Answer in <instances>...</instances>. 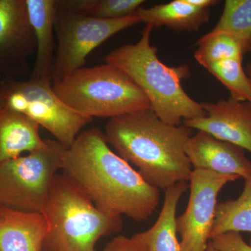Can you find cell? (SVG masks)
Returning <instances> with one entry per match:
<instances>
[{
  "mask_svg": "<svg viewBox=\"0 0 251 251\" xmlns=\"http://www.w3.org/2000/svg\"><path fill=\"white\" fill-rule=\"evenodd\" d=\"M52 82L13 77L2 81L5 110L29 117L69 148L93 119L73 110L55 94Z\"/></svg>",
  "mask_w": 251,
  "mask_h": 251,
  "instance_id": "cell-7",
  "label": "cell"
},
{
  "mask_svg": "<svg viewBox=\"0 0 251 251\" xmlns=\"http://www.w3.org/2000/svg\"><path fill=\"white\" fill-rule=\"evenodd\" d=\"M242 232L251 234V177L245 180L244 190L239 198L217 204L210 240L227 232ZM249 244L251 246V235Z\"/></svg>",
  "mask_w": 251,
  "mask_h": 251,
  "instance_id": "cell-18",
  "label": "cell"
},
{
  "mask_svg": "<svg viewBox=\"0 0 251 251\" xmlns=\"http://www.w3.org/2000/svg\"><path fill=\"white\" fill-rule=\"evenodd\" d=\"M247 74L248 75V76H249V79H250L251 83V62H249V64H248L247 65ZM251 105V103H249Z\"/></svg>",
  "mask_w": 251,
  "mask_h": 251,
  "instance_id": "cell-27",
  "label": "cell"
},
{
  "mask_svg": "<svg viewBox=\"0 0 251 251\" xmlns=\"http://www.w3.org/2000/svg\"><path fill=\"white\" fill-rule=\"evenodd\" d=\"M226 34L237 39L245 52L251 46V0H226L224 11L207 36Z\"/></svg>",
  "mask_w": 251,
  "mask_h": 251,
  "instance_id": "cell-19",
  "label": "cell"
},
{
  "mask_svg": "<svg viewBox=\"0 0 251 251\" xmlns=\"http://www.w3.org/2000/svg\"><path fill=\"white\" fill-rule=\"evenodd\" d=\"M140 22L154 27H166L177 32L196 31L209 21V9L189 4L186 0H175L137 11Z\"/></svg>",
  "mask_w": 251,
  "mask_h": 251,
  "instance_id": "cell-17",
  "label": "cell"
},
{
  "mask_svg": "<svg viewBox=\"0 0 251 251\" xmlns=\"http://www.w3.org/2000/svg\"><path fill=\"white\" fill-rule=\"evenodd\" d=\"M193 169L205 170L221 175L251 177V161L245 150L228 142L216 139L204 131L192 135L185 148Z\"/></svg>",
  "mask_w": 251,
  "mask_h": 251,
  "instance_id": "cell-12",
  "label": "cell"
},
{
  "mask_svg": "<svg viewBox=\"0 0 251 251\" xmlns=\"http://www.w3.org/2000/svg\"><path fill=\"white\" fill-rule=\"evenodd\" d=\"M40 126L29 117L4 110L0 112V166L5 162L44 148L46 140L39 133Z\"/></svg>",
  "mask_w": 251,
  "mask_h": 251,
  "instance_id": "cell-15",
  "label": "cell"
},
{
  "mask_svg": "<svg viewBox=\"0 0 251 251\" xmlns=\"http://www.w3.org/2000/svg\"><path fill=\"white\" fill-rule=\"evenodd\" d=\"M188 187L179 182L165 191L164 202L155 224L150 229L133 236L147 251H181L176 232V209Z\"/></svg>",
  "mask_w": 251,
  "mask_h": 251,
  "instance_id": "cell-16",
  "label": "cell"
},
{
  "mask_svg": "<svg viewBox=\"0 0 251 251\" xmlns=\"http://www.w3.org/2000/svg\"><path fill=\"white\" fill-rule=\"evenodd\" d=\"M186 1L193 6L202 9H209L210 6L219 4V2L216 0H186Z\"/></svg>",
  "mask_w": 251,
  "mask_h": 251,
  "instance_id": "cell-25",
  "label": "cell"
},
{
  "mask_svg": "<svg viewBox=\"0 0 251 251\" xmlns=\"http://www.w3.org/2000/svg\"><path fill=\"white\" fill-rule=\"evenodd\" d=\"M47 222L41 213L0 206V251H42Z\"/></svg>",
  "mask_w": 251,
  "mask_h": 251,
  "instance_id": "cell-13",
  "label": "cell"
},
{
  "mask_svg": "<svg viewBox=\"0 0 251 251\" xmlns=\"http://www.w3.org/2000/svg\"><path fill=\"white\" fill-rule=\"evenodd\" d=\"M206 251H218L217 249H216L214 247L213 244H211V241L209 242V244H208L207 249H206Z\"/></svg>",
  "mask_w": 251,
  "mask_h": 251,
  "instance_id": "cell-28",
  "label": "cell"
},
{
  "mask_svg": "<svg viewBox=\"0 0 251 251\" xmlns=\"http://www.w3.org/2000/svg\"><path fill=\"white\" fill-rule=\"evenodd\" d=\"M43 214L47 232L42 251H96L100 238L123 228L122 216L99 210L63 173L54 178Z\"/></svg>",
  "mask_w": 251,
  "mask_h": 251,
  "instance_id": "cell-4",
  "label": "cell"
},
{
  "mask_svg": "<svg viewBox=\"0 0 251 251\" xmlns=\"http://www.w3.org/2000/svg\"><path fill=\"white\" fill-rule=\"evenodd\" d=\"M4 79L0 78V112L4 110V103L2 97V81Z\"/></svg>",
  "mask_w": 251,
  "mask_h": 251,
  "instance_id": "cell-26",
  "label": "cell"
},
{
  "mask_svg": "<svg viewBox=\"0 0 251 251\" xmlns=\"http://www.w3.org/2000/svg\"><path fill=\"white\" fill-rule=\"evenodd\" d=\"M211 244L219 251H251V246L238 232H227L211 239Z\"/></svg>",
  "mask_w": 251,
  "mask_h": 251,
  "instance_id": "cell-23",
  "label": "cell"
},
{
  "mask_svg": "<svg viewBox=\"0 0 251 251\" xmlns=\"http://www.w3.org/2000/svg\"><path fill=\"white\" fill-rule=\"evenodd\" d=\"M139 23L137 14L118 19H101L57 8L54 31L57 49L53 83L83 67L87 56L104 41Z\"/></svg>",
  "mask_w": 251,
  "mask_h": 251,
  "instance_id": "cell-8",
  "label": "cell"
},
{
  "mask_svg": "<svg viewBox=\"0 0 251 251\" xmlns=\"http://www.w3.org/2000/svg\"><path fill=\"white\" fill-rule=\"evenodd\" d=\"M57 140L0 166V206L43 214L67 150Z\"/></svg>",
  "mask_w": 251,
  "mask_h": 251,
  "instance_id": "cell-6",
  "label": "cell"
},
{
  "mask_svg": "<svg viewBox=\"0 0 251 251\" xmlns=\"http://www.w3.org/2000/svg\"><path fill=\"white\" fill-rule=\"evenodd\" d=\"M239 179L236 175L193 169L188 181L190 196L187 207L176 220L181 251H206L220 191L226 184Z\"/></svg>",
  "mask_w": 251,
  "mask_h": 251,
  "instance_id": "cell-9",
  "label": "cell"
},
{
  "mask_svg": "<svg viewBox=\"0 0 251 251\" xmlns=\"http://www.w3.org/2000/svg\"><path fill=\"white\" fill-rule=\"evenodd\" d=\"M143 0H94L90 16L101 19H118L136 14Z\"/></svg>",
  "mask_w": 251,
  "mask_h": 251,
  "instance_id": "cell-22",
  "label": "cell"
},
{
  "mask_svg": "<svg viewBox=\"0 0 251 251\" xmlns=\"http://www.w3.org/2000/svg\"><path fill=\"white\" fill-rule=\"evenodd\" d=\"M243 59H229L213 63L206 68L228 90L230 97L251 103V83L242 65Z\"/></svg>",
  "mask_w": 251,
  "mask_h": 251,
  "instance_id": "cell-20",
  "label": "cell"
},
{
  "mask_svg": "<svg viewBox=\"0 0 251 251\" xmlns=\"http://www.w3.org/2000/svg\"><path fill=\"white\" fill-rule=\"evenodd\" d=\"M103 251H147L134 238L120 235L109 242Z\"/></svg>",
  "mask_w": 251,
  "mask_h": 251,
  "instance_id": "cell-24",
  "label": "cell"
},
{
  "mask_svg": "<svg viewBox=\"0 0 251 251\" xmlns=\"http://www.w3.org/2000/svg\"><path fill=\"white\" fill-rule=\"evenodd\" d=\"M62 171L108 215L140 222L150 219L159 204V189L113 152L96 127L82 131L67 149Z\"/></svg>",
  "mask_w": 251,
  "mask_h": 251,
  "instance_id": "cell-1",
  "label": "cell"
},
{
  "mask_svg": "<svg viewBox=\"0 0 251 251\" xmlns=\"http://www.w3.org/2000/svg\"><path fill=\"white\" fill-rule=\"evenodd\" d=\"M193 129L161 121L152 109L110 119L105 138L147 181L164 191L188 182L193 167L185 148Z\"/></svg>",
  "mask_w": 251,
  "mask_h": 251,
  "instance_id": "cell-2",
  "label": "cell"
},
{
  "mask_svg": "<svg viewBox=\"0 0 251 251\" xmlns=\"http://www.w3.org/2000/svg\"><path fill=\"white\" fill-rule=\"evenodd\" d=\"M153 29L146 25L136 44L117 48L104 61L133 80L148 97L156 116L165 123L180 126L184 120L205 116L201 103L191 98L181 86V80L190 75L189 67H168L160 60L158 50L151 44Z\"/></svg>",
  "mask_w": 251,
  "mask_h": 251,
  "instance_id": "cell-3",
  "label": "cell"
},
{
  "mask_svg": "<svg viewBox=\"0 0 251 251\" xmlns=\"http://www.w3.org/2000/svg\"><path fill=\"white\" fill-rule=\"evenodd\" d=\"M194 56L198 64L206 68L213 63L229 59H243L246 53L242 44L226 34L204 35L198 40Z\"/></svg>",
  "mask_w": 251,
  "mask_h": 251,
  "instance_id": "cell-21",
  "label": "cell"
},
{
  "mask_svg": "<svg viewBox=\"0 0 251 251\" xmlns=\"http://www.w3.org/2000/svg\"><path fill=\"white\" fill-rule=\"evenodd\" d=\"M204 117L186 120L183 125L204 131L216 139L228 142L251 153V106L232 97L216 103H201Z\"/></svg>",
  "mask_w": 251,
  "mask_h": 251,
  "instance_id": "cell-11",
  "label": "cell"
},
{
  "mask_svg": "<svg viewBox=\"0 0 251 251\" xmlns=\"http://www.w3.org/2000/svg\"><path fill=\"white\" fill-rule=\"evenodd\" d=\"M36 52L25 0H0V78H16Z\"/></svg>",
  "mask_w": 251,
  "mask_h": 251,
  "instance_id": "cell-10",
  "label": "cell"
},
{
  "mask_svg": "<svg viewBox=\"0 0 251 251\" xmlns=\"http://www.w3.org/2000/svg\"><path fill=\"white\" fill-rule=\"evenodd\" d=\"M36 41V59L31 78L52 82L54 31L57 7L54 0H25Z\"/></svg>",
  "mask_w": 251,
  "mask_h": 251,
  "instance_id": "cell-14",
  "label": "cell"
},
{
  "mask_svg": "<svg viewBox=\"0 0 251 251\" xmlns=\"http://www.w3.org/2000/svg\"><path fill=\"white\" fill-rule=\"evenodd\" d=\"M59 98L85 116L115 117L151 108L141 89L125 72L105 63L82 67L52 85Z\"/></svg>",
  "mask_w": 251,
  "mask_h": 251,
  "instance_id": "cell-5",
  "label": "cell"
},
{
  "mask_svg": "<svg viewBox=\"0 0 251 251\" xmlns=\"http://www.w3.org/2000/svg\"><path fill=\"white\" fill-rule=\"evenodd\" d=\"M249 52H250L251 53V46L250 49H249Z\"/></svg>",
  "mask_w": 251,
  "mask_h": 251,
  "instance_id": "cell-29",
  "label": "cell"
}]
</instances>
